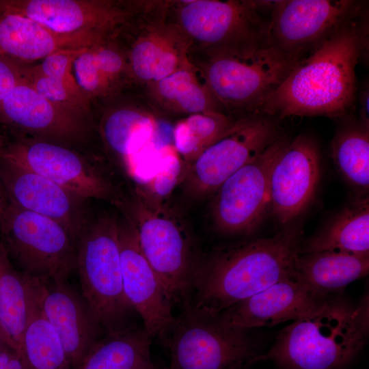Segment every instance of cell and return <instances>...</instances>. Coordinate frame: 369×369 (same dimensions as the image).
<instances>
[{"mask_svg": "<svg viewBox=\"0 0 369 369\" xmlns=\"http://www.w3.org/2000/svg\"><path fill=\"white\" fill-rule=\"evenodd\" d=\"M368 271L369 254L323 251L299 253L292 275L316 295L329 297L342 294L348 284Z\"/></svg>", "mask_w": 369, "mask_h": 369, "instance_id": "cb8c5ba5", "label": "cell"}, {"mask_svg": "<svg viewBox=\"0 0 369 369\" xmlns=\"http://www.w3.org/2000/svg\"><path fill=\"white\" fill-rule=\"evenodd\" d=\"M329 297L316 295L292 275L218 315L228 324L245 329L271 327L299 318Z\"/></svg>", "mask_w": 369, "mask_h": 369, "instance_id": "7402d4cb", "label": "cell"}, {"mask_svg": "<svg viewBox=\"0 0 369 369\" xmlns=\"http://www.w3.org/2000/svg\"><path fill=\"white\" fill-rule=\"evenodd\" d=\"M139 91L172 118L207 112L223 113L202 76L190 62Z\"/></svg>", "mask_w": 369, "mask_h": 369, "instance_id": "d4e9b609", "label": "cell"}, {"mask_svg": "<svg viewBox=\"0 0 369 369\" xmlns=\"http://www.w3.org/2000/svg\"><path fill=\"white\" fill-rule=\"evenodd\" d=\"M83 48L31 18L0 9V55L29 65L58 51Z\"/></svg>", "mask_w": 369, "mask_h": 369, "instance_id": "4316f807", "label": "cell"}, {"mask_svg": "<svg viewBox=\"0 0 369 369\" xmlns=\"http://www.w3.org/2000/svg\"><path fill=\"white\" fill-rule=\"evenodd\" d=\"M72 72L91 102L111 98L132 86L126 56L115 38L82 49L74 60Z\"/></svg>", "mask_w": 369, "mask_h": 369, "instance_id": "603a6c76", "label": "cell"}, {"mask_svg": "<svg viewBox=\"0 0 369 369\" xmlns=\"http://www.w3.org/2000/svg\"><path fill=\"white\" fill-rule=\"evenodd\" d=\"M135 1L0 0V9L25 16L56 36L87 47L113 38Z\"/></svg>", "mask_w": 369, "mask_h": 369, "instance_id": "5bb4252c", "label": "cell"}, {"mask_svg": "<svg viewBox=\"0 0 369 369\" xmlns=\"http://www.w3.org/2000/svg\"><path fill=\"white\" fill-rule=\"evenodd\" d=\"M303 231L286 226L269 238L215 249L202 258L191 306L218 315L229 307L292 276Z\"/></svg>", "mask_w": 369, "mask_h": 369, "instance_id": "6da1fadb", "label": "cell"}, {"mask_svg": "<svg viewBox=\"0 0 369 369\" xmlns=\"http://www.w3.org/2000/svg\"><path fill=\"white\" fill-rule=\"evenodd\" d=\"M167 1H136L115 39L137 90L166 77L189 61V44L167 18Z\"/></svg>", "mask_w": 369, "mask_h": 369, "instance_id": "ba28073f", "label": "cell"}, {"mask_svg": "<svg viewBox=\"0 0 369 369\" xmlns=\"http://www.w3.org/2000/svg\"><path fill=\"white\" fill-rule=\"evenodd\" d=\"M361 96V114L363 124L368 126V90H364Z\"/></svg>", "mask_w": 369, "mask_h": 369, "instance_id": "d590c367", "label": "cell"}, {"mask_svg": "<svg viewBox=\"0 0 369 369\" xmlns=\"http://www.w3.org/2000/svg\"><path fill=\"white\" fill-rule=\"evenodd\" d=\"M0 369H31L25 355L12 348L0 349Z\"/></svg>", "mask_w": 369, "mask_h": 369, "instance_id": "e575fe53", "label": "cell"}, {"mask_svg": "<svg viewBox=\"0 0 369 369\" xmlns=\"http://www.w3.org/2000/svg\"><path fill=\"white\" fill-rule=\"evenodd\" d=\"M247 330L189 305L163 342L170 351L168 369H242L259 355Z\"/></svg>", "mask_w": 369, "mask_h": 369, "instance_id": "9c48e42d", "label": "cell"}, {"mask_svg": "<svg viewBox=\"0 0 369 369\" xmlns=\"http://www.w3.org/2000/svg\"><path fill=\"white\" fill-rule=\"evenodd\" d=\"M29 279L28 275L14 267L0 240V321L7 334L22 352L27 315Z\"/></svg>", "mask_w": 369, "mask_h": 369, "instance_id": "1f68e13d", "label": "cell"}, {"mask_svg": "<svg viewBox=\"0 0 369 369\" xmlns=\"http://www.w3.org/2000/svg\"><path fill=\"white\" fill-rule=\"evenodd\" d=\"M133 226L139 248L172 305H191L202 258L184 223L156 197L137 187L120 209Z\"/></svg>", "mask_w": 369, "mask_h": 369, "instance_id": "5b68a950", "label": "cell"}, {"mask_svg": "<svg viewBox=\"0 0 369 369\" xmlns=\"http://www.w3.org/2000/svg\"><path fill=\"white\" fill-rule=\"evenodd\" d=\"M38 292L43 312L74 369L99 339L101 329L82 295L68 279H38Z\"/></svg>", "mask_w": 369, "mask_h": 369, "instance_id": "44dd1931", "label": "cell"}, {"mask_svg": "<svg viewBox=\"0 0 369 369\" xmlns=\"http://www.w3.org/2000/svg\"><path fill=\"white\" fill-rule=\"evenodd\" d=\"M152 338L144 328L128 326L106 333L74 369H137L150 360Z\"/></svg>", "mask_w": 369, "mask_h": 369, "instance_id": "f546056e", "label": "cell"}, {"mask_svg": "<svg viewBox=\"0 0 369 369\" xmlns=\"http://www.w3.org/2000/svg\"><path fill=\"white\" fill-rule=\"evenodd\" d=\"M81 49L58 51L39 64L26 65L23 80L51 102L87 120L92 102L79 88L72 72L74 60Z\"/></svg>", "mask_w": 369, "mask_h": 369, "instance_id": "484cf974", "label": "cell"}, {"mask_svg": "<svg viewBox=\"0 0 369 369\" xmlns=\"http://www.w3.org/2000/svg\"><path fill=\"white\" fill-rule=\"evenodd\" d=\"M303 55L289 53L266 40L189 53L223 113L232 119L258 114Z\"/></svg>", "mask_w": 369, "mask_h": 369, "instance_id": "277c9868", "label": "cell"}, {"mask_svg": "<svg viewBox=\"0 0 369 369\" xmlns=\"http://www.w3.org/2000/svg\"><path fill=\"white\" fill-rule=\"evenodd\" d=\"M137 369H156L150 360L145 362Z\"/></svg>", "mask_w": 369, "mask_h": 369, "instance_id": "74e56055", "label": "cell"}, {"mask_svg": "<svg viewBox=\"0 0 369 369\" xmlns=\"http://www.w3.org/2000/svg\"><path fill=\"white\" fill-rule=\"evenodd\" d=\"M357 19L301 58L261 105L258 114L280 119L343 116L355 99V67L363 40Z\"/></svg>", "mask_w": 369, "mask_h": 369, "instance_id": "7a4b0ae2", "label": "cell"}, {"mask_svg": "<svg viewBox=\"0 0 369 369\" xmlns=\"http://www.w3.org/2000/svg\"><path fill=\"white\" fill-rule=\"evenodd\" d=\"M233 120L221 112L195 113L180 118L174 126V148L189 163Z\"/></svg>", "mask_w": 369, "mask_h": 369, "instance_id": "d6a6232c", "label": "cell"}, {"mask_svg": "<svg viewBox=\"0 0 369 369\" xmlns=\"http://www.w3.org/2000/svg\"><path fill=\"white\" fill-rule=\"evenodd\" d=\"M368 336V296L355 305L336 295L282 329L254 362L270 360L284 369H340L361 351Z\"/></svg>", "mask_w": 369, "mask_h": 369, "instance_id": "3957f363", "label": "cell"}, {"mask_svg": "<svg viewBox=\"0 0 369 369\" xmlns=\"http://www.w3.org/2000/svg\"><path fill=\"white\" fill-rule=\"evenodd\" d=\"M278 119L262 114L234 119L187 163L182 180L188 195L199 199L213 195L230 176L282 137Z\"/></svg>", "mask_w": 369, "mask_h": 369, "instance_id": "7c38bea8", "label": "cell"}, {"mask_svg": "<svg viewBox=\"0 0 369 369\" xmlns=\"http://www.w3.org/2000/svg\"><path fill=\"white\" fill-rule=\"evenodd\" d=\"M0 234L11 259L30 277L65 280L75 269L77 243L55 220L10 203L0 221Z\"/></svg>", "mask_w": 369, "mask_h": 369, "instance_id": "8fae6325", "label": "cell"}, {"mask_svg": "<svg viewBox=\"0 0 369 369\" xmlns=\"http://www.w3.org/2000/svg\"><path fill=\"white\" fill-rule=\"evenodd\" d=\"M290 139L282 136L244 165L213 193L211 217L215 229L227 235L254 232L270 211L273 166Z\"/></svg>", "mask_w": 369, "mask_h": 369, "instance_id": "4fadbf2b", "label": "cell"}, {"mask_svg": "<svg viewBox=\"0 0 369 369\" xmlns=\"http://www.w3.org/2000/svg\"><path fill=\"white\" fill-rule=\"evenodd\" d=\"M0 121L20 133L59 143L80 140L89 129L87 120L51 102L23 80L1 102Z\"/></svg>", "mask_w": 369, "mask_h": 369, "instance_id": "ffe728a7", "label": "cell"}, {"mask_svg": "<svg viewBox=\"0 0 369 369\" xmlns=\"http://www.w3.org/2000/svg\"><path fill=\"white\" fill-rule=\"evenodd\" d=\"M0 159L34 172L85 199L120 209L124 193L102 169L59 142L18 131L0 136Z\"/></svg>", "mask_w": 369, "mask_h": 369, "instance_id": "52a82bcc", "label": "cell"}, {"mask_svg": "<svg viewBox=\"0 0 369 369\" xmlns=\"http://www.w3.org/2000/svg\"><path fill=\"white\" fill-rule=\"evenodd\" d=\"M171 119L139 91L131 100L111 105L98 124L107 156L123 172L135 157L162 146Z\"/></svg>", "mask_w": 369, "mask_h": 369, "instance_id": "2e32d148", "label": "cell"}, {"mask_svg": "<svg viewBox=\"0 0 369 369\" xmlns=\"http://www.w3.org/2000/svg\"><path fill=\"white\" fill-rule=\"evenodd\" d=\"M0 180L11 204L55 220L78 243L91 219L87 200L34 172L1 159Z\"/></svg>", "mask_w": 369, "mask_h": 369, "instance_id": "ac0fdd59", "label": "cell"}, {"mask_svg": "<svg viewBox=\"0 0 369 369\" xmlns=\"http://www.w3.org/2000/svg\"><path fill=\"white\" fill-rule=\"evenodd\" d=\"M323 251L369 254L368 196L357 197L300 247V253Z\"/></svg>", "mask_w": 369, "mask_h": 369, "instance_id": "83f0119b", "label": "cell"}, {"mask_svg": "<svg viewBox=\"0 0 369 369\" xmlns=\"http://www.w3.org/2000/svg\"><path fill=\"white\" fill-rule=\"evenodd\" d=\"M331 157L338 172L357 197L368 196V126L362 124L340 129L331 141Z\"/></svg>", "mask_w": 369, "mask_h": 369, "instance_id": "4dcf8cb0", "label": "cell"}, {"mask_svg": "<svg viewBox=\"0 0 369 369\" xmlns=\"http://www.w3.org/2000/svg\"><path fill=\"white\" fill-rule=\"evenodd\" d=\"M118 226L125 296L133 310L141 317L148 334L163 342L176 320L172 314L173 305L141 252L133 224L122 215L118 218Z\"/></svg>", "mask_w": 369, "mask_h": 369, "instance_id": "e0dca14e", "label": "cell"}, {"mask_svg": "<svg viewBox=\"0 0 369 369\" xmlns=\"http://www.w3.org/2000/svg\"><path fill=\"white\" fill-rule=\"evenodd\" d=\"M361 10L351 0L274 1L266 41L286 53L303 55L357 18Z\"/></svg>", "mask_w": 369, "mask_h": 369, "instance_id": "9a60e30c", "label": "cell"}, {"mask_svg": "<svg viewBox=\"0 0 369 369\" xmlns=\"http://www.w3.org/2000/svg\"><path fill=\"white\" fill-rule=\"evenodd\" d=\"M273 1H167V18L189 44V53L266 40L261 12Z\"/></svg>", "mask_w": 369, "mask_h": 369, "instance_id": "30bf717a", "label": "cell"}, {"mask_svg": "<svg viewBox=\"0 0 369 369\" xmlns=\"http://www.w3.org/2000/svg\"><path fill=\"white\" fill-rule=\"evenodd\" d=\"M29 277L22 350L31 369H72L62 342L42 308L38 279Z\"/></svg>", "mask_w": 369, "mask_h": 369, "instance_id": "f1b7e54d", "label": "cell"}, {"mask_svg": "<svg viewBox=\"0 0 369 369\" xmlns=\"http://www.w3.org/2000/svg\"><path fill=\"white\" fill-rule=\"evenodd\" d=\"M320 176L316 141L305 134L290 139L276 161L270 180V211L279 224L288 226L308 208Z\"/></svg>", "mask_w": 369, "mask_h": 369, "instance_id": "d6986e66", "label": "cell"}, {"mask_svg": "<svg viewBox=\"0 0 369 369\" xmlns=\"http://www.w3.org/2000/svg\"><path fill=\"white\" fill-rule=\"evenodd\" d=\"M26 65L0 55V105L14 87L22 81Z\"/></svg>", "mask_w": 369, "mask_h": 369, "instance_id": "836d02e7", "label": "cell"}, {"mask_svg": "<svg viewBox=\"0 0 369 369\" xmlns=\"http://www.w3.org/2000/svg\"><path fill=\"white\" fill-rule=\"evenodd\" d=\"M118 218L105 213L91 219L77 246L81 295L106 333L128 327L133 310L123 289Z\"/></svg>", "mask_w": 369, "mask_h": 369, "instance_id": "8992f818", "label": "cell"}, {"mask_svg": "<svg viewBox=\"0 0 369 369\" xmlns=\"http://www.w3.org/2000/svg\"><path fill=\"white\" fill-rule=\"evenodd\" d=\"M10 204L8 194L0 180V221Z\"/></svg>", "mask_w": 369, "mask_h": 369, "instance_id": "8d00e7d4", "label": "cell"}]
</instances>
